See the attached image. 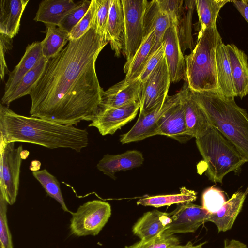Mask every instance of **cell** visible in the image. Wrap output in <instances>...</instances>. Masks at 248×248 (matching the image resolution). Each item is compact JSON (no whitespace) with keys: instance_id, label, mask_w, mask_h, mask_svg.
Instances as JSON below:
<instances>
[{"instance_id":"obj_40","label":"cell","mask_w":248,"mask_h":248,"mask_svg":"<svg viewBox=\"0 0 248 248\" xmlns=\"http://www.w3.org/2000/svg\"><path fill=\"white\" fill-rule=\"evenodd\" d=\"M93 10L91 4L83 17L69 33V40L78 39L92 28Z\"/></svg>"},{"instance_id":"obj_13","label":"cell","mask_w":248,"mask_h":248,"mask_svg":"<svg viewBox=\"0 0 248 248\" xmlns=\"http://www.w3.org/2000/svg\"><path fill=\"white\" fill-rule=\"evenodd\" d=\"M170 22V25L164 34L163 43L171 82L177 83L185 78L186 62L180 46L176 26Z\"/></svg>"},{"instance_id":"obj_25","label":"cell","mask_w":248,"mask_h":248,"mask_svg":"<svg viewBox=\"0 0 248 248\" xmlns=\"http://www.w3.org/2000/svg\"><path fill=\"white\" fill-rule=\"evenodd\" d=\"M78 3L72 0H45L39 5L34 20L46 25L58 26Z\"/></svg>"},{"instance_id":"obj_18","label":"cell","mask_w":248,"mask_h":248,"mask_svg":"<svg viewBox=\"0 0 248 248\" xmlns=\"http://www.w3.org/2000/svg\"><path fill=\"white\" fill-rule=\"evenodd\" d=\"M141 84L139 78L130 83H125L123 80L104 91L100 108H118L133 102L140 101Z\"/></svg>"},{"instance_id":"obj_34","label":"cell","mask_w":248,"mask_h":248,"mask_svg":"<svg viewBox=\"0 0 248 248\" xmlns=\"http://www.w3.org/2000/svg\"><path fill=\"white\" fill-rule=\"evenodd\" d=\"M33 176L41 184L47 195L54 199L65 212H71L68 209L60 187V183L55 176L46 169L32 171Z\"/></svg>"},{"instance_id":"obj_8","label":"cell","mask_w":248,"mask_h":248,"mask_svg":"<svg viewBox=\"0 0 248 248\" xmlns=\"http://www.w3.org/2000/svg\"><path fill=\"white\" fill-rule=\"evenodd\" d=\"M125 24V52L124 67L126 73L133 57L144 38L143 15L147 0H121Z\"/></svg>"},{"instance_id":"obj_28","label":"cell","mask_w":248,"mask_h":248,"mask_svg":"<svg viewBox=\"0 0 248 248\" xmlns=\"http://www.w3.org/2000/svg\"><path fill=\"white\" fill-rule=\"evenodd\" d=\"M154 40V31L144 38L125 73V78L123 79L125 83L134 81L139 78L152 55Z\"/></svg>"},{"instance_id":"obj_46","label":"cell","mask_w":248,"mask_h":248,"mask_svg":"<svg viewBox=\"0 0 248 248\" xmlns=\"http://www.w3.org/2000/svg\"><path fill=\"white\" fill-rule=\"evenodd\" d=\"M248 193V186L247 187L246 190H245V191L244 192V194H245V195L246 196L247 194Z\"/></svg>"},{"instance_id":"obj_39","label":"cell","mask_w":248,"mask_h":248,"mask_svg":"<svg viewBox=\"0 0 248 248\" xmlns=\"http://www.w3.org/2000/svg\"><path fill=\"white\" fill-rule=\"evenodd\" d=\"M160 9L169 16L170 21L176 26L184 10V0H157Z\"/></svg>"},{"instance_id":"obj_41","label":"cell","mask_w":248,"mask_h":248,"mask_svg":"<svg viewBox=\"0 0 248 248\" xmlns=\"http://www.w3.org/2000/svg\"><path fill=\"white\" fill-rule=\"evenodd\" d=\"M165 56L163 43L160 47L151 56L144 69L139 79L142 82L151 74Z\"/></svg>"},{"instance_id":"obj_31","label":"cell","mask_w":248,"mask_h":248,"mask_svg":"<svg viewBox=\"0 0 248 248\" xmlns=\"http://www.w3.org/2000/svg\"><path fill=\"white\" fill-rule=\"evenodd\" d=\"M195 7V0H184L183 12L176 25L178 36L183 53L187 49L191 51L193 49L192 22Z\"/></svg>"},{"instance_id":"obj_12","label":"cell","mask_w":248,"mask_h":248,"mask_svg":"<svg viewBox=\"0 0 248 248\" xmlns=\"http://www.w3.org/2000/svg\"><path fill=\"white\" fill-rule=\"evenodd\" d=\"M170 214L171 223L164 232L168 234L194 232L208 222L210 215L202 206L192 202L179 204Z\"/></svg>"},{"instance_id":"obj_15","label":"cell","mask_w":248,"mask_h":248,"mask_svg":"<svg viewBox=\"0 0 248 248\" xmlns=\"http://www.w3.org/2000/svg\"><path fill=\"white\" fill-rule=\"evenodd\" d=\"M183 105L188 135L195 138L202 135L210 125L204 112L193 97L187 83L179 91Z\"/></svg>"},{"instance_id":"obj_24","label":"cell","mask_w":248,"mask_h":248,"mask_svg":"<svg viewBox=\"0 0 248 248\" xmlns=\"http://www.w3.org/2000/svg\"><path fill=\"white\" fill-rule=\"evenodd\" d=\"M217 94L228 98L237 97L226 45L222 41L218 45L216 52Z\"/></svg>"},{"instance_id":"obj_10","label":"cell","mask_w":248,"mask_h":248,"mask_svg":"<svg viewBox=\"0 0 248 248\" xmlns=\"http://www.w3.org/2000/svg\"><path fill=\"white\" fill-rule=\"evenodd\" d=\"M140 108V102H133L118 108H101L89 127H96L102 136L112 135L133 120Z\"/></svg>"},{"instance_id":"obj_6","label":"cell","mask_w":248,"mask_h":248,"mask_svg":"<svg viewBox=\"0 0 248 248\" xmlns=\"http://www.w3.org/2000/svg\"><path fill=\"white\" fill-rule=\"evenodd\" d=\"M111 215L110 205L107 202L94 200L88 201L72 213L70 229L78 236H96L108 222Z\"/></svg>"},{"instance_id":"obj_27","label":"cell","mask_w":248,"mask_h":248,"mask_svg":"<svg viewBox=\"0 0 248 248\" xmlns=\"http://www.w3.org/2000/svg\"><path fill=\"white\" fill-rule=\"evenodd\" d=\"M47 60L42 56L34 66L21 79L15 89L6 95H3L1 103L8 106L15 100L30 94L34 85L40 78Z\"/></svg>"},{"instance_id":"obj_26","label":"cell","mask_w":248,"mask_h":248,"mask_svg":"<svg viewBox=\"0 0 248 248\" xmlns=\"http://www.w3.org/2000/svg\"><path fill=\"white\" fill-rule=\"evenodd\" d=\"M246 196L242 191L234 193L218 212L210 214L208 222L216 225L218 232L230 230L242 209Z\"/></svg>"},{"instance_id":"obj_14","label":"cell","mask_w":248,"mask_h":248,"mask_svg":"<svg viewBox=\"0 0 248 248\" xmlns=\"http://www.w3.org/2000/svg\"><path fill=\"white\" fill-rule=\"evenodd\" d=\"M158 135L167 136L179 142L187 141L192 138L188 134L180 97L159 119Z\"/></svg>"},{"instance_id":"obj_19","label":"cell","mask_w":248,"mask_h":248,"mask_svg":"<svg viewBox=\"0 0 248 248\" xmlns=\"http://www.w3.org/2000/svg\"><path fill=\"white\" fill-rule=\"evenodd\" d=\"M170 213L154 210L144 213L132 227L140 240H149L163 233L171 223Z\"/></svg>"},{"instance_id":"obj_42","label":"cell","mask_w":248,"mask_h":248,"mask_svg":"<svg viewBox=\"0 0 248 248\" xmlns=\"http://www.w3.org/2000/svg\"><path fill=\"white\" fill-rule=\"evenodd\" d=\"M12 39L2 34H0V75L2 80H3L5 74L7 73L8 67L5 59V53L12 47Z\"/></svg>"},{"instance_id":"obj_16","label":"cell","mask_w":248,"mask_h":248,"mask_svg":"<svg viewBox=\"0 0 248 248\" xmlns=\"http://www.w3.org/2000/svg\"><path fill=\"white\" fill-rule=\"evenodd\" d=\"M107 37L115 55H124L125 24L121 0H110L107 29Z\"/></svg>"},{"instance_id":"obj_29","label":"cell","mask_w":248,"mask_h":248,"mask_svg":"<svg viewBox=\"0 0 248 248\" xmlns=\"http://www.w3.org/2000/svg\"><path fill=\"white\" fill-rule=\"evenodd\" d=\"M69 41L68 32L58 26L46 25V35L41 42L43 56L47 60L54 57Z\"/></svg>"},{"instance_id":"obj_17","label":"cell","mask_w":248,"mask_h":248,"mask_svg":"<svg viewBox=\"0 0 248 248\" xmlns=\"http://www.w3.org/2000/svg\"><path fill=\"white\" fill-rule=\"evenodd\" d=\"M170 24L169 16L160 9L157 0H147L143 15L144 35L145 38L152 31L155 32L152 55L162 44L164 34Z\"/></svg>"},{"instance_id":"obj_30","label":"cell","mask_w":248,"mask_h":248,"mask_svg":"<svg viewBox=\"0 0 248 248\" xmlns=\"http://www.w3.org/2000/svg\"><path fill=\"white\" fill-rule=\"evenodd\" d=\"M196 199L197 193L195 191L183 187L180 189V193L146 196L140 199L137 202V204L158 208L174 204H182L192 202Z\"/></svg>"},{"instance_id":"obj_11","label":"cell","mask_w":248,"mask_h":248,"mask_svg":"<svg viewBox=\"0 0 248 248\" xmlns=\"http://www.w3.org/2000/svg\"><path fill=\"white\" fill-rule=\"evenodd\" d=\"M179 92L167 96L164 102L159 105L147 114H140L139 118L131 129L121 136L120 142L126 144L142 140L158 135V122L161 116L180 99Z\"/></svg>"},{"instance_id":"obj_9","label":"cell","mask_w":248,"mask_h":248,"mask_svg":"<svg viewBox=\"0 0 248 248\" xmlns=\"http://www.w3.org/2000/svg\"><path fill=\"white\" fill-rule=\"evenodd\" d=\"M170 82L164 56L151 74L141 82L140 114H147L165 102Z\"/></svg>"},{"instance_id":"obj_45","label":"cell","mask_w":248,"mask_h":248,"mask_svg":"<svg viewBox=\"0 0 248 248\" xmlns=\"http://www.w3.org/2000/svg\"><path fill=\"white\" fill-rule=\"evenodd\" d=\"M206 243V242H204L199 244L194 245L191 241H189L185 245H178L173 248H203V246Z\"/></svg>"},{"instance_id":"obj_44","label":"cell","mask_w":248,"mask_h":248,"mask_svg":"<svg viewBox=\"0 0 248 248\" xmlns=\"http://www.w3.org/2000/svg\"><path fill=\"white\" fill-rule=\"evenodd\" d=\"M221 248H248L247 245L243 242L235 240L225 239L224 241L223 246Z\"/></svg>"},{"instance_id":"obj_37","label":"cell","mask_w":248,"mask_h":248,"mask_svg":"<svg viewBox=\"0 0 248 248\" xmlns=\"http://www.w3.org/2000/svg\"><path fill=\"white\" fill-rule=\"evenodd\" d=\"M92 0H84L78 2L77 6L65 16L59 27L69 33L74 26L83 17L89 10Z\"/></svg>"},{"instance_id":"obj_35","label":"cell","mask_w":248,"mask_h":248,"mask_svg":"<svg viewBox=\"0 0 248 248\" xmlns=\"http://www.w3.org/2000/svg\"><path fill=\"white\" fill-rule=\"evenodd\" d=\"M179 244L180 241L174 234L163 232L149 240H140L124 248H173Z\"/></svg>"},{"instance_id":"obj_5","label":"cell","mask_w":248,"mask_h":248,"mask_svg":"<svg viewBox=\"0 0 248 248\" xmlns=\"http://www.w3.org/2000/svg\"><path fill=\"white\" fill-rule=\"evenodd\" d=\"M195 139L206 165V173L213 182L222 184L226 174L232 171L237 172L247 162L234 145L211 124Z\"/></svg>"},{"instance_id":"obj_36","label":"cell","mask_w":248,"mask_h":248,"mask_svg":"<svg viewBox=\"0 0 248 248\" xmlns=\"http://www.w3.org/2000/svg\"><path fill=\"white\" fill-rule=\"evenodd\" d=\"M202 206L210 214L218 212L226 202L223 191L213 186L206 189L202 194Z\"/></svg>"},{"instance_id":"obj_20","label":"cell","mask_w":248,"mask_h":248,"mask_svg":"<svg viewBox=\"0 0 248 248\" xmlns=\"http://www.w3.org/2000/svg\"><path fill=\"white\" fill-rule=\"evenodd\" d=\"M144 161L142 154L137 150H128L116 155L107 154L99 161L97 168L104 174L115 178V174L140 166Z\"/></svg>"},{"instance_id":"obj_38","label":"cell","mask_w":248,"mask_h":248,"mask_svg":"<svg viewBox=\"0 0 248 248\" xmlns=\"http://www.w3.org/2000/svg\"><path fill=\"white\" fill-rule=\"evenodd\" d=\"M8 203L0 194V244L1 248H13L7 217Z\"/></svg>"},{"instance_id":"obj_22","label":"cell","mask_w":248,"mask_h":248,"mask_svg":"<svg viewBox=\"0 0 248 248\" xmlns=\"http://www.w3.org/2000/svg\"><path fill=\"white\" fill-rule=\"evenodd\" d=\"M236 96L242 99L248 95V57L235 45H226Z\"/></svg>"},{"instance_id":"obj_21","label":"cell","mask_w":248,"mask_h":248,"mask_svg":"<svg viewBox=\"0 0 248 248\" xmlns=\"http://www.w3.org/2000/svg\"><path fill=\"white\" fill-rule=\"evenodd\" d=\"M29 0H0V34L10 39L18 32L20 20Z\"/></svg>"},{"instance_id":"obj_3","label":"cell","mask_w":248,"mask_h":248,"mask_svg":"<svg viewBox=\"0 0 248 248\" xmlns=\"http://www.w3.org/2000/svg\"><path fill=\"white\" fill-rule=\"evenodd\" d=\"M191 92L209 124L228 139L248 162L247 111L237 105L234 98H226L212 93L195 92L192 90Z\"/></svg>"},{"instance_id":"obj_7","label":"cell","mask_w":248,"mask_h":248,"mask_svg":"<svg viewBox=\"0 0 248 248\" xmlns=\"http://www.w3.org/2000/svg\"><path fill=\"white\" fill-rule=\"evenodd\" d=\"M23 150L22 145L16 148L15 142H0V194L11 205L18 194Z\"/></svg>"},{"instance_id":"obj_23","label":"cell","mask_w":248,"mask_h":248,"mask_svg":"<svg viewBox=\"0 0 248 248\" xmlns=\"http://www.w3.org/2000/svg\"><path fill=\"white\" fill-rule=\"evenodd\" d=\"M42 56L41 42H34L27 46L21 60L9 75L3 95H7L15 89L23 77L34 66Z\"/></svg>"},{"instance_id":"obj_33","label":"cell","mask_w":248,"mask_h":248,"mask_svg":"<svg viewBox=\"0 0 248 248\" xmlns=\"http://www.w3.org/2000/svg\"><path fill=\"white\" fill-rule=\"evenodd\" d=\"M93 10L92 28L101 37L109 43L107 29L110 0H91Z\"/></svg>"},{"instance_id":"obj_43","label":"cell","mask_w":248,"mask_h":248,"mask_svg":"<svg viewBox=\"0 0 248 248\" xmlns=\"http://www.w3.org/2000/svg\"><path fill=\"white\" fill-rule=\"evenodd\" d=\"M232 2L248 23V1L247 0H232Z\"/></svg>"},{"instance_id":"obj_1","label":"cell","mask_w":248,"mask_h":248,"mask_svg":"<svg viewBox=\"0 0 248 248\" xmlns=\"http://www.w3.org/2000/svg\"><path fill=\"white\" fill-rule=\"evenodd\" d=\"M108 43L91 28L47 60L29 94L31 116L69 126L91 121L100 109L104 91L95 63Z\"/></svg>"},{"instance_id":"obj_32","label":"cell","mask_w":248,"mask_h":248,"mask_svg":"<svg viewBox=\"0 0 248 248\" xmlns=\"http://www.w3.org/2000/svg\"><path fill=\"white\" fill-rule=\"evenodd\" d=\"M230 0H195L201 29L216 25L219 11Z\"/></svg>"},{"instance_id":"obj_4","label":"cell","mask_w":248,"mask_h":248,"mask_svg":"<svg viewBox=\"0 0 248 248\" xmlns=\"http://www.w3.org/2000/svg\"><path fill=\"white\" fill-rule=\"evenodd\" d=\"M221 41L217 25L199 31L195 47L185 56V79L192 90L217 94L216 52Z\"/></svg>"},{"instance_id":"obj_2","label":"cell","mask_w":248,"mask_h":248,"mask_svg":"<svg viewBox=\"0 0 248 248\" xmlns=\"http://www.w3.org/2000/svg\"><path fill=\"white\" fill-rule=\"evenodd\" d=\"M0 142L30 143L80 152L88 145L89 133L74 126L17 114L0 103Z\"/></svg>"}]
</instances>
